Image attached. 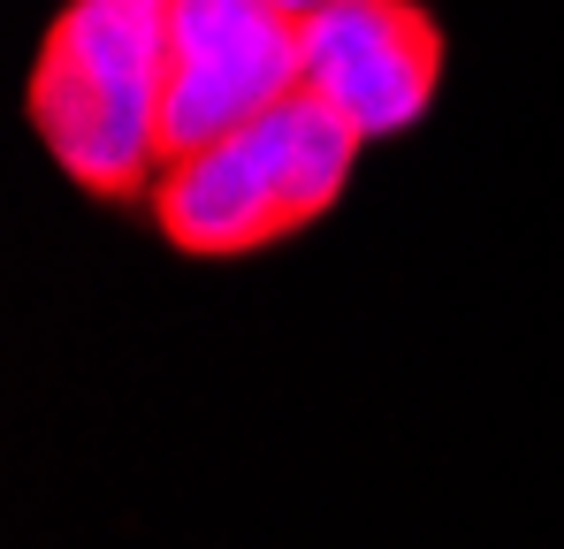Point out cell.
I'll return each mask as SVG.
<instances>
[{"label":"cell","mask_w":564,"mask_h":549,"mask_svg":"<svg viewBox=\"0 0 564 549\" xmlns=\"http://www.w3.org/2000/svg\"><path fill=\"white\" fill-rule=\"evenodd\" d=\"M161 23L169 0H62L31 54L23 115L54 169L93 198H153L169 169Z\"/></svg>","instance_id":"cell-1"},{"label":"cell","mask_w":564,"mask_h":549,"mask_svg":"<svg viewBox=\"0 0 564 549\" xmlns=\"http://www.w3.org/2000/svg\"><path fill=\"white\" fill-rule=\"evenodd\" d=\"M359 146L367 138L328 99L297 85L268 115L237 122L229 138L176 153L153 183V222L191 260H245L260 245L313 229L344 198Z\"/></svg>","instance_id":"cell-2"},{"label":"cell","mask_w":564,"mask_h":549,"mask_svg":"<svg viewBox=\"0 0 564 549\" xmlns=\"http://www.w3.org/2000/svg\"><path fill=\"white\" fill-rule=\"evenodd\" d=\"M305 85V15L282 0H169L161 23V130L169 161L229 138Z\"/></svg>","instance_id":"cell-3"},{"label":"cell","mask_w":564,"mask_h":549,"mask_svg":"<svg viewBox=\"0 0 564 549\" xmlns=\"http://www.w3.org/2000/svg\"><path fill=\"white\" fill-rule=\"evenodd\" d=\"M443 85V23L420 0H321L305 15V92L359 138L412 130Z\"/></svg>","instance_id":"cell-4"},{"label":"cell","mask_w":564,"mask_h":549,"mask_svg":"<svg viewBox=\"0 0 564 549\" xmlns=\"http://www.w3.org/2000/svg\"><path fill=\"white\" fill-rule=\"evenodd\" d=\"M282 8H290V15H313V8H321V0H282Z\"/></svg>","instance_id":"cell-5"}]
</instances>
